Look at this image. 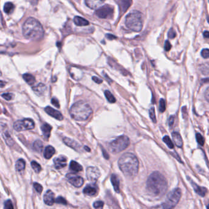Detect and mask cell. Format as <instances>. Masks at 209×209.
Listing matches in <instances>:
<instances>
[{"label":"cell","instance_id":"obj_29","mask_svg":"<svg viewBox=\"0 0 209 209\" xmlns=\"http://www.w3.org/2000/svg\"><path fill=\"white\" fill-rule=\"evenodd\" d=\"M14 9V5L11 2L6 3L4 6V11L6 14H11Z\"/></svg>","mask_w":209,"mask_h":209},{"label":"cell","instance_id":"obj_12","mask_svg":"<svg viewBox=\"0 0 209 209\" xmlns=\"http://www.w3.org/2000/svg\"><path fill=\"white\" fill-rule=\"evenodd\" d=\"M45 111L49 116L56 119V120H59V121H61L63 120V116L62 114L58 111H56L50 106H47V108H45Z\"/></svg>","mask_w":209,"mask_h":209},{"label":"cell","instance_id":"obj_30","mask_svg":"<svg viewBox=\"0 0 209 209\" xmlns=\"http://www.w3.org/2000/svg\"><path fill=\"white\" fill-rule=\"evenodd\" d=\"M43 147H44L43 143L40 140H37L35 141L33 144V148L34 149V150L39 153H41L42 151Z\"/></svg>","mask_w":209,"mask_h":209},{"label":"cell","instance_id":"obj_1","mask_svg":"<svg viewBox=\"0 0 209 209\" xmlns=\"http://www.w3.org/2000/svg\"><path fill=\"white\" fill-rule=\"evenodd\" d=\"M167 188V180L161 173L155 171L150 175L146 182V189L149 195L153 197L161 196Z\"/></svg>","mask_w":209,"mask_h":209},{"label":"cell","instance_id":"obj_13","mask_svg":"<svg viewBox=\"0 0 209 209\" xmlns=\"http://www.w3.org/2000/svg\"><path fill=\"white\" fill-rule=\"evenodd\" d=\"M55 167L57 169H61L66 166L67 164V158L63 155L55 158L54 160Z\"/></svg>","mask_w":209,"mask_h":209},{"label":"cell","instance_id":"obj_27","mask_svg":"<svg viewBox=\"0 0 209 209\" xmlns=\"http://www.w3.org/2000/svg\"><path fill=\"white\" fill-rule=\"evenodd\" d=\"M70 169L75 172H80L83 170V167L77 162L72 161L70 163Z\"/></svg>","mask_w":209,"mask_h":209},{"label":"cell","instance_id":"obj_7","mask_svg":"<svg viewBox=\"0 0 209 209\" xmlns=\"http://www.w3.org/2000/svg\"><path fill=\"white\" fill-rule=\"evenodd\" d=\"M181 190L180 188H175L168 193L165 202L162 204L164 208H172L179 202L181 197Z\"/></svg>","mask_w":209,"mask_h":209},{"label":"cell","instance_id":"obj_3","mask_svg":"<svg viewBox=\"0 0 209 209\" xmlns=\"http://www.w3.org/2000/svg\"><path fill=\"white\" fill-rule=\"evenodd\" d=\"M118 164L122 173L128 177H133L138 172L139 162L136 156L132 153H126L119 159Z\"/></svg>","mask_w":209,"mask_h":209},{"label":"cell","instance_id":"obj_42","mask_svg":"<svg viewBox=\"0 0 209 209\" xmlns=\"http://www.w3.org/2000/svg\"><path fill=\"white\" fill-rule=\"evenodd\" d=\"M104 205V203L102 201H100V200H98V201H96L93 204V206L94 208H103Z\"/></svg>","mask_w":209,"mask_h":209},{"label":"cell","instance_id":"obj_11","mask_svg":"<svg viewBox=\"0 0 209 209\" xmlns=\"http://www.w3.org/2000/svg\"><path fill=\"white\" fill-rule=\"evenodd\" d=\"M67 178L69 182L76 188H80L82 186L84 183V180L81 177L73 174H67Z\"/></svg>","mask_w":209,"mask_h":209},{"label":"cell","instance_id":"obj_47","mask_svg":"<svg viewBox=\"0 0 209 209\" xmlns=\"http://www.w3.org/2000/svg\"><path fill=\"white\" fill-rule=\"evenodd\" d=\"M92 80H93L95 83H98V84L101 83L103 82V80H102L101 79H100V78L97 77H95V76L92 77Z\"/></svg>","mask_w":209,"mask_h":209},{"label":"cell","instance_id":"obj_56","mask_svg":"<svg viewBox=\"0 0 209 209\" xmlns=\"http://www.w3.org/2000/svg\"><path fill=\"white\" fill-rule=\"evenodd\" d=\"M2 73L1 71H0V76H2Z\"/></svg>","mask_w":209,"mask_h":209},{"label":"cell","instance_id":"obj_37","mask_svg":"<svg viewBox=\"0 0 209 209\" xmlns=\"http://www.w3.org/2000/svg\"><path fill=\"white\" fill-rule=\"evenodd\" d=\"M55 202L57 203V204H62V205H67V202L66 200V199L61 197V196H59L58 197H57L55 200Z\"/></svg>","mask_w":209,"mask_h":209},{"label":"cell","instance_id":"obj_41","mask_svg":"<svg viewBox=\"0 0 209 209\" xmlns=\"http://www.w3.org/2000/svg\"><path fill=\"white\" fill-rule=\"evenodd\" d=\"M201 56L205 59L209 58V49H204L201 51Z\"/></svg>","mask_w":209,"mask_h":209},{"label":"cell","instance_id":"obj_40","mask_svg":"<svg viewBox=\"0 0 209 209\" xmlns=\"http://www.w3.org/2000/svg\"><path fill=\"white\" fill-rule=\"evenodd\" d=\"M4 207L6 209H13L14 208V206L12 205V201L10 199L6 200L5 202Z\"/></svg>","mask_w":209,"mask_h":209},{"label":"cell","instance_id":"obj_16","mask_svg":"<svg viewBox=\"0 0 209 209\" xmlns=\"http://www.w3.org/2000/svg\"><path fill=\"white\" fill-rule=\"evenodd\" d=\"M64 142L69 147L74 149L76 151L81 150V145H80L77 142L74 140H72L68 138H64L63 139Z\"/></svg>","mask_w":209,"mask_h":209},{"label":"cell","instance_id":"obj_15","mask_svg":"<svg viewBox=\"0 0 209 209\" xmlns=\"http://www.w3.org/2000/svg\"><path fill=\"white\" fill-rule=\"evenodd\" d=\"M105 0H85L86 6L92 9H95L101 6Z\"/></svg>","mask_w":209,"mask_h":209},{"label":"cell","instance_id":"obj_36","mask_svg":"<svg viewBox=\"0 0 209 209\" xmlns=\"http://www.w3.org/2000/svg\"><path fill=\"white\" fill-rule=\"evenodd\" d=\"M149 116H150V117H151V120H152V122L154 123H156L157 120H156V116H155V108L154 107H152L150 109Z\"/></svg>","mask_w":209,"mask_h":209},{"label":"cell","instance_id":"obj_18","mask_svg":"<svg viewBox=\"0 0 209 209\" xmlns=\"http://www.w3.org/2000/svg\"><path fill=\"white\" fill-rule=\"evenodd\" d=\"M97 187L95 185H87L83 189V193L87 196H92L97 194Z\"/></svg>","mask_w":209,"mask_h":209},{"label":"cell","instance_id":"obj_10","mask_svg":"<svg viewBox=\"0 0 209 209\" xmlns=\"http://www.w3.org/2000/svg\"><path fill=\"white\" fill-rule=\"evenodd\" d=\"M86 177L88 180L95 183L100 177V172L97 167H88L86 169Z\"/></svg>","mask_w":209,"mask_h":209},{"label":"cell","instance_id":"obj_24","mask_svg":"<svg viewBox=\"0 0 209 209\" xmlns=\"http://www.w3.org/2000/svg\"><path fill=\"white\" fill-rule=\"evenodd\" d=\"M55 153V149L51 145L47 146L44 150V157L46 159H50L53 155Z\"/></svg>","mask_w":209,"mask_h":209},{"label":"cell","instance_id":"obj_17","mask_svg":"<svg viewBox=\"0 0 209 209\" xmlns=\"http://www.w3.org/2000/svg\"><path fill=\"white\" fill-rule=\"evenodd\" d=\"M132 4V0H118V5L121 13H125L130 8Z\"/></svg>","mask_w":209,"mask_h":209},{"label":"cell","instance_id":"obj_55","mask_svg":"<svg viewBox=\"0 0 209 209\" xmlns=\"http://www.w3.org/2000/svg\"><path fill=\"white\" fill-rule=\"evenodd\" d=\"M207 208H209V204L207 206Z\"/></svg>","mask_w":209,"mask_h":209},{"label":"cell","instance_id":"obj_2","mask_svg":"<svg viewBox=\"0 0 209 209\" xmlns=\"http://www.w3.org/2000/svg\"><path fill=\"white\" fill-rule=\"evenodd\" d=\"M22 33L25 38L33 41L41 40L44 35L42 25L33 17H30L25 22L22 27Z\"/></svg>","mask_w":209,"mask_h":209},{"label":"cell","instance_id":"obj_35","mask_svg":"<svg viewBox=\"0 0 209 209\" xmlns=\"http://www.w3.org/2000/svg\"><path fill=\"white\" fill-rule=\"evenodd\" d=\"M196 141L197 142V143L200 145H204V143H205V140H204V138H203V136L199 134V133H197L196 134Z\"/></svg>","mask_w":209,"mask_h":209},{"label":"cell","instance_id":"obj_28","mask_svg":"<svg viewBox=\"0 0 209 209\" xmlns=\"http://www.w3.org/2000/svg\"><path fill=\"white\" fill-rule=\"evenodd\" d=\"M25 160H23V159H20L19 160L16 164V169L17 170V171L18 172H20L22 171L25 169Z\"/></svg>","mask_w":209,"mask_h":209},{"label":"cell","instance_id":"obj_57","mask_svg":"<svg viewBox=\"0 0 209 209\" xmlns=\"http://www.w3.org/2000/svg\"><path fill=\"white\" fill-rule=\"evenodd\" d=\"M208 22H209V20H208Z\"/></svg>","mask_w":209,"mask_h":209},{"label":"cell","instance_id":"obj_32","mask_svg":"<svg viewBox=\"0 0 209 209\" xmlns=\"http://www.w3.org/2000/svg\"><path fill=\"white\" fill-rule=\"evenodd\" d=\"M31 167L33 168V169L35 171V172L36 173H39L41 170H42V167L41 166V165L37 163L36 161H33L31 163Z\"/></svg>","mask_w":209,"mask_h":209},{"label":"cell","instance_id":"obj_34","mask_svg":"<svg viewBox=\"0 0 209 209\" xmlns=\"http://www.w3.org/2000/svg\"><path fill=\"white\" fill-rule=\"evenodd\" d=\"M166 110V102L165 99H161L160 100V103H159V111L161 112H165Z\"/></svg>","mask_w":209,"mask_h":209},{"label":"cell","instance_id":"obj_45","mask_svg":"<svg viewBox=\"0 0 209 209\" xmlns=\"http://www.w3.org/2000/svg\"><path fill=\"white\" fill-rule=\"evenodd\" d=\"M171 48V45L168 41H166L165 44V50L166 51H169Z\"/></svg>","mask_w":209,"mask_h":209},{"label":"cell","instance_id":"obj_25","mask_svg":"<svg viewBox=\"0 0 209 209\" xmlns=\"http://www.w3.org/2000/svg\"><path fill=\"white\" fill-rule=\"evenodd\" d=\"M46 86L42 83H39L37 85L34 86L33 88V90L34 91V92L37 94V95H42L44 94V93L45 92V90H46Z\"/></svg>","mask_w":209,"mask_h":209},{"label":"cell","instance_id":"obj_46","mask_svg":"<svg viewBox=\"0 0 209 209\" xmlns=\"http://www.w3.org/2000/svg\"><path fill=\"white\" fill-rule=\"evenodd\" d=\"M174 120H175V117L174 116H171L169 119V127H172L174 123Z\"/></svg>","mask_w":209,"mask_h":209},{"label":"cell","instance_id":"obj_21","mask_svg":"<svg viewBox=\"0 0 209 209\" xmlns=\"http://www.w3.org/2000/svg\"><path fill=\"white\" fill-rule=\"evenodd\" d=\"M73 22L78 27L87 26V25H89V22L87 20L79 16H75L74 17Z\"/></svg>","mask_w":209,"mask_h":209},{"label":"cell","instance_id":"obj_9","mask_svg":"<svg viewBox=\"0 0 209 209\" xmlns=\"http://www.w3.org/2000/svg\"><path fill=\"white\" fill-rule=\"evenodd\" d=\"M113 8L108 5L100 7L95 11V15L100 19H110L113 16Z\"/></svg>","mask_w":209,"mask_h":209},{"label":"cell","instance_id":"obj_52","mask_svg":"<svg viewBox=\"0 0 209 209\" xmlns=\"http://www.w3.org/2000/svg\"><path fill=\"white\" fill-rule=\"evenodd\" d=\"M6 84V82H3L2 80H0V87H1V88L5 87Z\"/></svg>","mask_w":209,"mask_h":209},{"label":"cell","instance_id":"obj_39","mask_svg":"<svg viewBox=\"0 0 209 209\" xmlns=\"http://www.w3.org/2000/svg\"><path fill=\"white\" fill-rule=\"evenodd\" d=\"M33 186H34V189H36V191L37 193H42V190H43V187H42V186L41 185H40V184L38 183L35 182V183H34V184H33Z\"/></svg>","mask_w":209,"mask_h":209},{"label":"cell","instance_id":"obj_31","mask_svg":"<svg viewBox=\"0 0 209 209\" xmlns=\"http://www.w3.org/2000/svg\"><path fill=\"white\" fill-rule=\"evenodd\" d=\"M104 95L106 96V98L110 103H115L116 102V99L113 95V94L108 90H106L104 91Z\"/></svg>","mask_w":209,"mask_h":209},{"label":"cell","instance_id":"obj_51","mask_svg":"<svg viewBox=\"0 0 209 209\" xmlns=\"http://www.w3.org/2000/svg\"><path fill=\"white\" fill-rule=\"evenodd\" d=\"M102 152H103V156H104V158H105L106 159H108L109 158V156H108V153H107V152H106V151H104L103 149L102 150Z\"/></svg>","mask_w":209,"mask_h":209},{"label":"cell","instance_id":"obj_43","mask_svg":"<svg viewBox=\"0 0 209 209\" xmlns=\"http://www.w3.org/2000/svg\"><path fill=\"white\" fill-rule=\"evenodd\" d=\"M168 36L169 38L170 39H174L175 38L176 36V33L175 31L174 30V29L171 28L168 33Z\"/></svg>","mask_w":209,"mask_h":209},{"label":"cell","instance_id":"obj_48","mask_svg":"<svg viewBox=\"0 0 209 209\" xmlns=\"http://www.w3.org/2000/svg\"><path fill=\"white\" fill-rule=\"evenodd\" d=\"M205 97L206 100L209 102V87H208L205 92Z\"/></svg>","mask_w":209,"mask_h":209},{"label":"cell","instance_id":"obj_19","mask_svg":"<svg viewBox=\"0 0 209 209\" xmlns=\"http://www.w3.org/2000/svg\"><path fill=\"white\" fill-rule=\"evenodd\" d=\"M190 182H191V184L193 188H194L195 192L197 194H199V196H200L202 197L205 196V195L206 194V193L207 192V189L205 188H204V187H202V186H198L196 183L193 182L192 180H190Z\"/></svg>","mask_w":209,"mask_h":209},{"label":"cell","instance_id":"obj_38","mask_svg":"<svg viewBox=\"0 0 209 209\" xmlns=\"http://www.w3.org/2000/svg\"><path fill=\"white\" fill-rule=\"evenodd\" d=\"M2 96L7 101H11L14 98V94L12 93H3L2 95Z\"/></svg>","mask_w":209,"mask_h":209},{"label":"cell","instance_id":"obj_14","mask_svg":"<svg viewBox=\"0 0 209 209\" xmlns=\"http://www.w3.org/2000/svg\"><path fill=\"white\" fill-rule=\"evenodd\" d=\"M44 200L45 204L49 206H51L55 202V194L51 190H48L44 196Z\"/></svg>","mask_w":209,"mask_h":209},{"label":"cell","instance_id":"obj_23","mask_svg":"<svg viewBox=\"0 0 209 209\" xmlns=\"http://www.w3.org/2000/svg\"><path fill=\"white\" fill-rule=\"evenodd\" d=\"M111 181L113 188L116 193L120 192V187H119V180L116 175L113 174L111 177Z\"/></svg>","mask_w":209,"mask_h":209},{"label":"cell","instance_id":"obj_20","mask_svg":"<svg viewBox=\"0 0 209 209\" xmlns=\"http://www.w3.org/2000/svg\"><path fill=\"white\" fill-rule=\"evenodd\" d=\"M172 138L175 145L178 147H182L183 146V140L180 134L177 132H173L172 133Z\"/></svg>","mask_w":209,"mask_h":209},{"label":"cell","instance_id":"obj_49","mask_svg":"<svg viewBox=\"0 0 209 209\" xmlns=\"http://www.w3.org/2000/svg\"><path fill=\"white\" fill-rule=\"evenodd\" d=\"M107 38L108 39H110V40H113V39L116 38L114 35H111V34H107Z\"/></svg>","mask_w":209,"mask_h":209},{"label":"cell","instance_id":"obj_26","mask_svg":"<svg viewBox=\"0 0 209 209\" xmlns=\"http://www.w3.org/2000/svg\"><path fill=\"white\" fill-rule=\"evenodd\" d=\"M23 78L25 80V81L29 84L30 85H33L35 82H36V79L35 77L30 74H25L23 75Z\"/></svg>","mask_w":209,"mask_h":209},{"label":"cell","instance_id":"obj_6","mask_svg":"<svg viewBox=\"0 0 209 209\" xmlns=\"http://www.w3.org/2000/svg\"><path fill=\"white\" fill-rule=\"evenodd\" d=\"M129 144V138L126 136H121L110 142L108 148L112 153L117 154L126 150Z\"/></svg>","mask_w":209,"mask_h":209},{"label":"cell","instance_id":"obj_54","mask_svg":"<svg viewBox=\"0 0 209 209\" xmlns=\"http://www.w3.org/2000/svg\"><path fill=\"white\" fill-rule=\"evenodd\" d=\"M33 2H34V4H37L38 0H33Z\"/></svg>","mask_w":209,"mask_h":209},{"label":"cell","instance_id":"obj_4","mask_svg":"<svg viewBox=\"0 0 209 209\" xmlns=\"http://www.w3.org/2000/svg\"><path fill=\"white\" fill-rule=\"evenodd\" d=\"M71 117L77 121H85L92 114L90 106L86 102L80 101L75 102L70 110Z\"/></svg>","mask_w":209,"mask_h":209},{"label":"cell","instance_id":"obj_58","mask_svg":"<svg viewBox=\"0 0 209 209\" xmlns=\"http://www.w3.org/2000/svg\"><path fill=\"white\" fill-rule=\"evenodd\" d=\"M208 2H209V0H208Z\"/></svg>","mask_w":209,"mask_h":209},{"label":"cell","instance_id":"obj_5","mask_svg":"<svg viewBox=\"0 0 209 209\" xmlns=\"http://www.w3.org/2000/svg\"><path fill=\"white\" fill-rule=\"evenodd\" d=\"M125 23L126 27L130 30L140 32L143 27V14L138 11H132L126 16Z\"/></svg>","mask_w":209,"mask_h":209},{"label":"cell","instance_id":"obj_22","mask_svg":"<svg viewBox=\"0 0 209 209\" xmlns=\"http://www.w3.org/2000/svg\"><path fill=\"white\" fill-rule=\"evenodd\" d=\"M51 129H52V127L48 123H44L41 127V130L42 131V133H43L44 138L45 139H48L49 138V137L50 136Z\"/></svg>","mask_w":209,"mask_h":209},{"label":"cell","instance_id":"obj_33","mask_svg":"<svg viewBox=\"0 0 209 209\" xmlns=\"http://www.w3.org/2000/svg\"><path fill=\"white\" fill-rule=\"evenodd\" d=\"M163 142L167 145V146L170 148V149H172L174 148V144L172 142V141L171 140L170 138L168 136H165L163 138Z\"/></svg>","mask_w":209,"mask_h":209},{"label":"cell","instance_id":"obj_8","mask_svg":"<svg viewBox=\"0 0 209 209\" xmlns=\"http://www.w3.org/2000/svg\"><path fill=\"white\" fill-rule=\"evenodd\" d=\"M35 124L31 119H25L21 120H17L14 124V128L16 131H23L31 130L34 128Z\"/></svg>","mask_w":209,"mask_h":209},{"label":"cell","instance_id":"obj_50","mask_svg":"<svg viewBox=\"0 0 209 209\" xmlns=\"http://www.w3.org/2000/svg\"><path fill=\"white\" fill-rule=\"evenodd\" d=\"M203 35H204V37L205 38H207V39L209 38V32H208V31H205V32H204Z\"/></svg>","mask_w":209,"mask_h":209},{"label":"cell","instance_id":"obj_53","mask_svg":"<svg viewBox=\"0 0 209 209\" xmlns=\"http://www.w3.org/2000/svg\"><path fill=\"white\" fill-rule=\"evenodd\" d=\"M84 149H85V150H86V151H87V152H90V148H88L87 146H85V147H84Z\"/></svg>","mask_w":209,"mask_h":209},{"label":"cell","instance_id":"obj_44","mask_svg":"<svg viewBox=\"0 0 209 209\" xmlns=\"http://www.w3.org/2000/svg\"><path fill=\"white\" fill-rule=\"evenodd\" d=\"M51 104H53V106H55V107H56L58 108H59V106H60L59 102L58 100L56 98L53 97V98L51 99Z\"/></svg>","mask_w":209,"mask_h":209}]
</instances>
